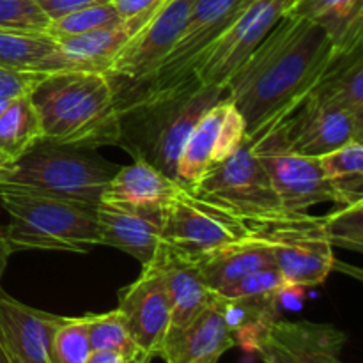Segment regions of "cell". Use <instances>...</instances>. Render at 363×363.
Returning a JSON list of instances; mask_svg holds the SVG:
<instances>
[{
  "mask_svg": "<svg viewBox=\"0 0 363 363\" xmlns=\"http://www.w3.org/2000/svg\"><path fill=\"white\" fill-rule=\"evenodd\" d=\"M337 48L307 18L286 13L227 84L252 144L303 103Z\"/></svg>",
  "mask_w": 363,
  "mask_h": 363,
  "instance_id": "cell-1",
  "label": "cell"
},
{
  "mask_svg": "<svg viewBox=\"0 0 363 363\" xmlns=\"http://www.w3.org/2000/svg\"><path fill=\"white\" fill-rule=\"evenodd\" d=\"M229 98L227 85L190 77L167 89H140L116 96L119 147L176 179V165L188 135L202 116Z\"/></svg>",
  "mask_w": 363,
  "mask_h": 363,
  "instance_id": "cell-2",
  "label": "cell"
},
{
  "mask_svg": "<svg viewBox=\"0 0 363 363\" xmlns=\"http://www.w3.org/2000/svg\"><path fill=\"white\" fill-rule=\"evenodd\" d=\"M43 140L94 151L119 144V116L110 78L99 71L48 73L30 92Z\"/></svg>",
  "mask_w": 363,
  "mask_h": 363,
  "instance_id": "cell-3",
  "label": "cell"
},
{
  "mask_svg": "<svg viewBox=\"0 0 363 363\" xmlns=\"http://www.w3.org/2000/svg\"><path fill=\"white\" fill-rule=\"evenodd\" d=\"M116 170L91 152L41 140L0 174V190L98 206Z\"/></svg>",
  "mask_w": 363,
  "mask_h": 363,
  "instance_id": "cell-4",
  "label": "cell"
},
{
  "mask_svg": "<svg viewBox=\"0 0 363 363\" xmlns=\"http://www.w3.org/2000/svg\"><path fill=\"white\" fill-rule=\"evenodd\" d=\"M0 208L9 216L6 233L13 252L87 254L101 245L96 206L0 190Z\"/></svg>",
  "mask_w": 363,
  "mask_h": 363,
  "instance_id": "cell-5",
  "label": "cell"
},
{
  "mask_svg": "<svg viewBox=\"0 0 363 363\" xmlns=\"http://www.w3.org/2000/svg\"><path fill=\"white\" fill-rule=\"evenodd\" d=\"M191 194L248 225L282 218L291 213L284 208L264 167L247 142L209 170Z\"/></svg>",
  "mask_w": 363,
  "mask_h": 363,
  "instance_id": "cell-6",
  "label": "cell"
},
{
  "mask_svg": "<svg viewBox=\"0 0 363 363\" xmlns=\"http://www.w3.org/2000/svg\"><path fill=\"white\" fill-rule=\"evenodd\" d=\"M250 227L269 243L277 268L289 289L319 286L332 273L335 255L323 230L321 216L289 213Z\"/></svg>",
  "mask_w": 363,
  "mask_h": 363,
  "instance_id": "cell-7",
  "label": "cell"
},
{
  "mask_svg": "<svg viewBox=\"0 0 363 363\" xmlns=\"http://www.w3.org/2000/svg\"><path fill=\"white\" fill-rule=\"evenodd\" d=\"M250 233L247 222L201 201L188 190H181L163 209L162 243L188 261L197 262Z\"/></svg>",
  "mask_w": 363,
  "mask_h": 363,
  "instance_id": "cell-8",
  "label": "cell"
},
{
  "mask_svg": "<svg viewBox=\"0 0 363 363\" xmlns=\"http://www.w3.org/2000/svg\"><path fill=\"white\" fill-rule=\"evenodd\" d=\"M264 167L284 208L291 213H308L315 204L342 206L335 184L323 174L318 158H308L286 147L277 130H269L248 144Z\"/></svg>",
  "mask_w": 363,
  "mask_h": 363,
  "instance_id": "cell-9",
  "label": "cell"
},
{
  "mask_svg": "<svg viewBox=\"0 0 363 363\" xmlns=\"http://www.w3.org/2000/svg\"><path fill=\"white\" fill-rule=\"evenodd\" d=\"M197 0H165L151 20L123 46L106 69L113 92L121 94L145 84L183 32Z\"/></svg>",
  "mask_w": 363,
  "mask_h": 363,
  "instance_id": "cell-10",
  "label": "cell"
},
{
  "mask_svg": "<svg viewBox=\"0 0 363 363\" xmlns=\"http://www.w3.org/2000/svg\"><path fill=\"white\" fill-rule=\"evenodd\" d=\"M250 2L252 0H197L176 45L163 57L151 78L126 92L140 89H167L194 77L206 50L222 35V32L243 13Z\"/></svg>",
  "mask_w": 363,
  "mask_h": 363,
  "instance_id": "cell-11",
  "label": "cell"
},
{
  "mask_svg": "<svg viewBox=\"0 0 363 363\" xmlns=\"http://www.w3.org/2000/svg\"><path fill=\"white\" fill-rule=\"evenodd\" d=\"M294 0H252L243 13L206 50L195 77L202 84L227 85Z\"/></svg>",
  "mask_w": 363,
  "mask_h": 363,
  "instance_id": "cell-12",
  "label": "cell"
},
{
  "mask_svg": "<svg viewBox=\"0 0 363 363\" xmlns=\"http://www.w3.org/2000/svg\"><path fill=\"white\" fill-rule=\"evenodd\" d=\"M346 342V333L333 325L277 318L248 351H254L262 363H344L340 353Z\"/></svg>",
  "mask_w": 363,
  "mask_h": 363,
  "instance_id": "cell-13",
  "label": "cell"
},
{
  "mask_svg": "<svg viewBox=\"0 0 363 363\" xmlns=\"http://www.w3.org/2000/svg\"><path fill=\"white\" fill-rule=\"evenodd\" d=\"M277 130L287 149L308 158L332 152L351 140L363 138V117L340 106L325 105L305 98Z\"/></svg>",
  "mask_w": 363,
  "mask_h": 363,
  "instance_id": "cell-14",
  "label": "cell"
},
{
  "mask_svg": "<svg viewBox=\"0 0 363 363\" xmlns=\"http://www.w3.org/2000/svg\"><path fill=\"white\" fill-rule=\"evenodd\" d=\"M117 311L123 314L131 339L145 363L160 358L170 330V301L158 269L142 266L135 282L119 291Z\"/></svg>",
  "mask_w": 363,
  "mask_h": 363,
  "instance_id": "cell-15",
  "label": "cell"
},
{
  "mask_svg": "<svg viewBox=\"0 0 363 363\" xmlns=\"http://www.w3.org/2000/svg\"><path fill=\"white\" fill-rule=\"evenodd\" d=\"M234 346L236 335L222 298L213 294L186 325L167 333L160 358L165 363H218Z\"/></svg>",
  "mask_w": 363,
  "mask_h": 363,
  "instance_id": "cell-16",
  "label": "cell"
},
{
  "mask_svg": "<svg viewBox=\"0 0 363 363\" xmlns=\"http://www.w3.org/2000/svg\"><path fill=\"white\" fill-rule=\"evenodd\" d=\"M162 208H137V206L99 202L96 206L101 245L119 248L137 259L142 266L149 264L162 243Z\"/></svg>",
  "mask_w": 363,
  "mask_h": 363,
  "instance_id": "cell-17",
  "label": "cell"
},
{
  "mask_svg": "<svg viewBox=\"0 0 363 363\" xmlns=\"http://www.w3.org/2000/svg\"><path fill=\"white\" fill-rule=\"evenodd\" d=\"M62 315L28 307L0 287V339L14 363H48L52 337Z\"/></svg>",
  "mask_w": 363,
  "mask_h": 363,
  "instance_id": "cell-18",
  "label": "cell"
},
{
  "mask_svg": "<svg viewBox=\"0 0 363 363\" xmlns=\"http://www.w3.org/2000/svg\"><path fill=\"white\" fill-rule=\"evenodd\" d=\"M160 6L151 7L147 11H142V13L135 14V16L123 18L121 21L108 25V27L96 28V30L85 32V34L73 35V38L57 41L59 43L60 71L80 69L106 73V69L113 62L117 53L151 20L152 13Z\"/></svg>",
  "mask_w": 363,
  "mask_h": 363,
  "instance_id": "cell-19",
  "label": "cell"
},
{
  "mask_svg": "<svg viewBox=\"0 0 363 363\" xmlns=\"http://www.w3.org/2000/svg\"><path fill=\"white\" fill-rule=\"evenodd\" d=\"M158 269L165 284L170 301V330L186 325L209 300L213 293L202 280L197 264L181 257L163 243H160L155 257L149 262Z\"/></svg>",
  "mask_w": 363,
  "mask_h": 363,
  "instance_id": "cell-20",
  "label": "cell"
},
{
  "mask_svg": "<svg viewBox=\"0 0 363 363\" xmlns=\"http://www.w3.org/2000/svg\"><path fill=\"white\" fill-rule=\"evenodd\" d=\"M199 273L213 294L222 293L243 277L275 264L273 250L254 229L243 240L225 245L197 262Z\"/></svg>",
  "mask_w": 363,
  "mask_h": 363,
  "instance_id": "cell-21",
  "label": "cell"
},
{
  "mask_svg": "<svg viewBox=\"0 0 363 363\" xmlns=\"http://www.w3.org/2000/svg\"><path fill=\"white\" fill-rule=\"evenodd\" d=\"M181 190L184 188L176 179L145 160L133 158V163L116 170L103 191L101 202L137 208H162Z\"/></svg>",
  "mask_w": 363,
  "mask_h": 363,
  "instance_id": "cell-22",
  "label": "cell"
},
{
  "mask_svg": "<svg viewBox=\"0 0 363 363\" xmlns=\"http://www.w3.org/2000/svg\"><path fill=\"white\" fill-rule=\"evenodd\" d=\"M307 98L363 117V43L353 48L337 50Z\"/></svg>",
  "mask_w": 363,
  "mask_h": 363,
  "instance_id": "cell-23",
  "label": "cell"
},
{
  "mask_svg": "<svg viewBox=\"0 0 363 363\" xmlns=\"http://www.w3.org/2000/svg\"><path fill=\"white\" fill-rule=\"evenodd\" d=\"M287 13L318 23L337 50L363 43V0H294Z\"/></svg>",
  "mask_w": 363,
  "mask_h": 363,
  "instance_id": "cell-24",
  "label": "cell"
},
{
  "mask_svg": "<svg viewBox=\"0 0 363 363\" xmlns=\"http://www.w3.org/2000/svg\"><path fill=\"white\" fill-rule=\"evenodd\" d=\"M227 99L209 108L188 135L176 165V181L191 191L202 177L218 165V130Z\"/></svg>",
  "mask_w": 363,
  "mask_h": 363,
  "instance_id": "cell-25",
  "label": "cell"
},
{
  "mask_svg": "<svg viewBox=\"0 0 363 363\" xmlns=\"http://www.w3.org/2000/svg\"><path fill=\"white\" fill-rule=\"evenodd\" d=\"M0 66L16 71H60L59 43L46 32L0 28Z\"/></svg>",
  "mask_w": 363,
  "mask_h": 363,
  "instance_id": "cell-26",
  "label": "cell"
},
{
  "mask_svg": "<svg viewBox=\"0 0 363 363\" xmlns=\"http://www.w3.org/2000/svg\"><path fill=\"white\" fill-rule=\"evenodd\" d=\"M41 140V119L30 94L9 99L0 116V151L14 162Z\"/></svg>",
  "mask_w": 363,
  "mask_h": 363,
  "instance_id": "cell-27",
  "label": "cell"
},
{
  "mask_svg": "<svg viewBox=\"0 0 363 363\" xmlns=\"http://www.w3.org/2000/svg\"><path fill=\"white\" fill-rule=\"evenodd\" d=\"M87 328L92 350L116 351L130 363H145L117 308L105 314H87Z\"/></svg>",
  "mask_w": 363,
  "mask_h": 363,
  "instance_id": "cell-28",
  "label": "cell"
},
{
  "mask_svg": "<svg viewBox=\"0 0 363 363\" xmlns=\"http://www.w3.org/2000/svg\"><path fill=\"white\" fill-rule=\"evenodd\" d=\"M121 20L123 18L117 13L112 0H99V2L82 7L74 13L66 14L59 20L50 21L46 34L52 35L55 41H60V39L85 34V32L96 30V28L108 27V25L117 23Z\"/></svg>",
  "mask_w": 363,
  "mask_h": 363,
  "instance_id": "cell-29",
  "label": "cell"
},
{
  "mask_svg": "<svg viewBox=\"0 0 363 363\" xmlns=\"http://www.w3.org/2000/svg\"><path fill=\"white\" fill-rule=\"evenodd\" d=\"M91 350L87 315L62 318L52 337L48 363H85Z\"/></svg>",
  "mask_w": 363,
  "mask_h": 363,
  "instance_id": "cell-30",
  "label": "cell"
},
{
  "mask_svg": "<svg viewBox=\"0 0 363 363\" xmlns=\"http://www.w3.org/2000/svg\"><path fill=\"white\" fill-rule=\"evenodd\" d=\"M321 218L323 230L332 247L353 252L363 250V201L337 206Z\"/></svg>",
  "mask_w": 363,
  "mask_h": 363,
  "instance_id": "cell-31",
  "label": "cell"
},
{
  "mask_svg": "<svg viewBox=\"0 0 363 363\" xmlns=\"http://www.w3.org/2000/svg\"><path fill=\"white\" fill-rule=\"evenodd\" d=\"M50 21L35 0H0V28L46 32Z\"/></svg>",
  "mask_w": 363,
  "mask_h": 363,
  "instance_id": "cell-32",
  "label": "cell"
},
{
  "mask_svg": "<svg viewBox=\"0 0 363 363\" xmlns=\"http://www.w3.org/2000/svg\"><path fill=\"white\" fill-rule=\"evenodd\" d=\"M286 280L280 275L277 266H269V268L257 269V272L250 273V275L243 277L241 280L234 282L218 296L222 298H254V296H280L284 291H287Z\"/></svg>",
  "mask_w": 363,
  "mask_h": 363,
  "instance_id": "cell-33",
  "label": "cell"
},
{
  "mask_svg": "<svg viewBox=\"0 0 363 363\" xmlns=\"http://www.w3.org/2000/svg\"><path fill=\"white\" fill-rule=\"evenodd\" d=\"M319 167L328 179L363 174V145L362 140H351L332 152L319 156Z\"/></svg>",
  "mask_w": 363,
  "mask_h": 363,
  "instance_id": "cell-34",
  "label": "cell"
},
{
  "mask_svg": "<svg viewBox=\"0 0 363 363\" xmlns=\"http://www.w3.org/2000/svg\"><path fill=\"white\" fill-rule=\"evenodd\" d=\"M48 73L35 71H16L0 66V98L13 99L18 96L30 94L35 85Z\"/></svg>",
  "mask_w": 363,
  "mask_h": 363,
  "instance_id": "cell-35",
  "label": "cell"
},
{
  "mask_svg": "<svg viewBox=\"0 0 363 363\" xmlns=\"http://www.w3.org/2000/svg\"><path fill=\"white\" fill-rule=\"evenodd\" d=\"M35 2L45 11L46 16L53 21L66 16V14L74 13V11L82 9V7H87L91 4L99 2V0H35Z\"/></svg>",
  "mask_w": 363,
  "mask_h": 363,
  "instance_id": "cell-36",
  "label": "cell"
},
{
  "mask_svg": "<svg viewBox=\"0 0 363 363\" xmlns=\"http://www.w3.org/2000/svg\"><path fill=\"white\" fill-rule=\"evenodd\" d=\"M112 2L116 6L117 13L121 14V18H130L142 13V11L160 6L163 0H112Z\"/></svg>",
  "mask_w": 363,
  "mask_h": 363,
  "instance_id": "cell-37",
  "label": "cell"
},
{
  "mask_svg": "<svg viewBox=\"0 0 363 363\" xmlns=\"http://www.w3.org/2000/svg\"><path fill=\"white\" fill-rule=\"evenodd\" d=\"M85 363H130L123 354L108 350H91Z\"/></svg>",
  "mask_w": 363,
  "mask_h": 363,
  "instance_id": "cell-38",
  "label": "cell"
},
{
  "mask_svg": "<svg viewBox=\"0 0 363 363\" xmlns=\"http://www.w3.org/2000/svg\"><path fill=\"white\" fill-rule=\"evenodd\" d=\"M11 255H13V248H11L9 240H7L6 225H0V282H2L7 264H9Z\"/></svg>",
  "mask_w": 363,
  "mask_h": 363,
  "instance_id": "cell-39",
  "label": "cell"
},
{
  "mask_svg": "<svg viewBox=\"0 0 363 363\" xmlns=\"http://www.w3.org/2000/svg\"><path fill=\"white\" fill-rule=\"evenodd\" d=\"M0 363H14L13 358H11L9 351H7V347L4 346L2 339H0Z\"/></svg>",
  "mask_w": 363,
  "mask_h": 363,
  "instance_id": "cell-40",
  "label": "cell"
},
{
  "mask_svg": "<svg viewBox=\"0 0 363 363\" xmlns=\"http://www.w3.org/2000/svg\"><path fill=\"white\" fill-rule=\"evenodd\" d=\"M11 163H13V160H11L9 156L6 155V152H2V151H0V174H2L4 170H6L7 167L11 165Z\"/></svg>",
  "mask_w": 363,
  "mask_h": 363,
  "instance_id": "cell-41",
  "label": "cell"
},
{
  "mask_svg": "<svg viewBox=\"0 0 363 363\" xmlns=\"http://www.w3.org/2000/svg\"><path fill=\"white\" fill-rule=\"evenodd\" d=\"M7 103H9V99H4V98H0V116H2V112H4V110H6Z\"/></svg>",
  "mask_w": 363,
  "mask_h": 363,
  "instance_id": "cell-42",
  "label": "cell"
}]
</instances>
